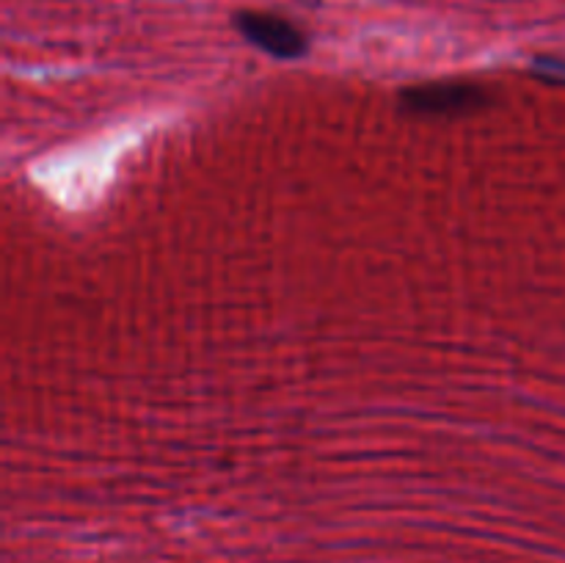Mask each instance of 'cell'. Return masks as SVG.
Returning <instances> with one entry per match:
<instances>
[{
  "instance_id": "7a4b0ae2",
  "label": "cell",
  "mask_w": 565,
  "mask_h": 563,
  "mask_svg": "<svg viewBox=\"0 0 565 563\" xmlns=\"http://www.w3.org/2000/svg\"><path fill=\"white\" fill-rule=\"evenodd\" d=\"M486 99H489L486 88L472 86V83H428V86H414L403 92L401 103L412 114L450 116L480 108Z\"/></svg>"
},
{
  "instance_id": "6da1fadb",
  "label": "cell",
  "mask_w": 565,
  "mask_h": 563,
  "mask_svg": "<svg viewBox=\"0 0 565 563\" xmlns=\"http://www.w3.org/2000/svg\"><path fill=\"white\" fill-rule=\"evenodd\" d=\"M235 25L254 47L265 50L276 59L292 61L307 53V36L285 17L263 14V11H241L235 17Z\"/></svg>"
}]
</instances>
